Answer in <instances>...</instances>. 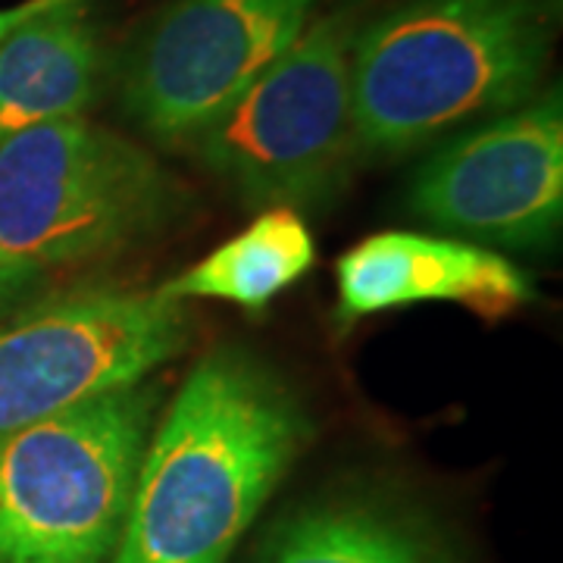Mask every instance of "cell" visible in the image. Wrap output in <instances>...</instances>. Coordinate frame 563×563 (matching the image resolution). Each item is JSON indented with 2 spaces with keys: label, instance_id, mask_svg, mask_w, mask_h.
<instances>
[{
  "label": "cell",
  "instance_id": "cell-1",
  "mask_svg": "<svg viewBox=\"0 0 563 563\" xmlns=\"http://www.w3.org/2000/svg\"><path fill=\"white\" fill-rule=\"evenodd\" d=\"M307 435L273 369L235 347L210 351L147 439L110 563H225Z\"/></svg>",
  "mask_w": 563,
  "mask_h": 563
},
{
  "label": "cell",
  "instance_id": "cell-2",
  "mask_svg": "<svg viewBox=\"0 0 563 563\" xmlns=\"http://www.w3.org/2000/svg\"><path fill=\"white\" fill-rule=\"evenodd\" d=\"M554 0H404L357 29L351 110L366 157H398L532 101Z\"/></svg>",
  "mask_w": 563,
  "mask_h": 563
},
{
  "label": "cell",
  "instance_id": "cell-3",
  "mask_svg": "<svg viewBox=\"0 0 563 563\" xmlns=\"http://www.w3.org/2000/svg\"><path fill=\"white\" fill-rule=\"evenodd\" d=\"M181 185L157 157L88 120L32 125L0 141V269L110 257L176 217Z\"/></svg>",
  "mask_w": 563,
  "mask_h": 563
},
{
  "label": "cell",
  "instance_id": "cell-4",
  "mask_svg": "<svg viewBox=\"0 0 563 563\" xmlns=\"http://www.w3.org/2000/svg\"><path fill=\"white\" fill-rule=\"evenodd\" d=\"M157 407L144 379L0 439V563H110Z\"/></svg>",
  "mask_w": 563,
  "mask_h": 563
},
{
  "label": "cell",
  "instance_id": "cell-5",
  "mask_svg": "<svg viewBox=\"0 0 563 563\" xmlns=\"http://www.w3.org/2000/svg\"><path fill=\"white\" fill-rule=\"evenodd\" d=\"M351 7L320 16L181 147L251 207H320L361 154L351 110Z\"/></svg>",
  "mask_w": 563,
  "mask_h": 563
},
{
  "label": "cell",
  "instance_id": "cell-6",
  "mask_svg": "<svg viewBox=\"0 0 563 563\" xmlns=\"http://www.w3.org/2000/svg\"><path fill=\"white\" fill-rule=\"evenodd\" d=\"M188 342L185 307L157 291L79 288L0 329V439L144 383Z\"/></svg>",
  "mask_w": 563,
  "mask_h": 563
},
{
  "label": "cell",
  "instance_id": "cell-7",
  "mask_svg": "<svg viewBox=\"0 0 563 563\" xmlns=\"http://www.w3.org/2000/svg\"><path fill=\"white\" fill-rule=\"evenodd\" d=\"M317 0H173L125 54L120 101L144 135L185 144L298 38Z\"/></svg>",
  "mask_w": 563,
  "mask_h": 563
},
{
  "label": "cell",
  "instance_id": "cell-8",
  "mask_svg": "<svg viewBox=\"0 0 563 563\" xmlns=\"http://www.w3.org/2000/svg\"><path fill=\"white\" fill-rule=\"evenodd\" d=\"M410 210L470 242L532 251L563 222L561 88L473 125L422 163Z\"/></svg>",
  "mask_w": 563,
  "mask_h": 563
},
{
  "label": "cell",
  "instance_id": "cell-9",
  "mask_svg": "<svg viewBox=\"0 0 563 563\" xmlns=\"http://www.w3.org/2000/svg\"><path fill=\"white\" fill-rule=\"evenodd\" d=\"M339 320L357 322L410 303H463L498 320L532 301V285L520 266L473 242L379 232L354 244L335 266Z\"/></svg>",
  "mask_w": 563,
  "mask_h": 563
},
{
  "label": "cell",
  "instance_id": "cell-10",
  "mask_svg": "<svg viewBox=\"0 0 563 563\" xmlns=\"http://www.w3.org/2000/svg\"><path fill=\"white\" fill-rule=\"evenodd\" d=\"M103 47L85 3L35 10L0 41V141L44 122L79 120L98 101Z\"/></svg>",
  "mask_w": 563,
  "mask_h": 563
},
{
  "label": "cell",
  "instance_id": "cell-11",
  "mask_svg": "<svg viewBox=\"0 0 563 563\" xmlns=\"http://www.w3.org/2000/svg\"><path fill=\"white\" fill-rule=\"evenodd\" d=\"M254 563H457L435 532L398 504L329 498L288 514Z\"/></svg>",
  "mask_w": 563,
  "mask_h": 563
},
{
  "label": "cell",
  "instance_id": "cell-12",
  "mask_svg": "<svg viewBox=\"0 0 563 563\" xmlns=\"http://www.w3.org/2000/svg\"><path fill=\"white\" fill-rule=\"evenodd\" d=\"M317 261V244L307 222L288 207H269L244 229L222 242L201 263L157 288L166 301H229L261 310L298 282Z\"/></svg>",
  "mask_w": 563,
  "mask_h": 563
},
{
  "label": "cell",
  "instance_id": "cell-13",
  "mask_svg": "<svg viewBox=\"0 0 563 563\" xmlns=\"http://www.w3.org/2000/svg\"><path fill=\"white\" fill-rule=\"evenodd\" d=\"M38 7H35V0H25L20 7H7V10H0V41L7 38L16 25L29 20L32 13H35Z\"/></svg>",
  "mask_w": 563,
  "mask_h": 563
},
{
  "label": "cell",
  "instance_id": "cell-14",
  "mask_svg": "<svg viewBox=\"0 0 563 563\" xmlns=\"http://www.w3.org/2000/svg\"><path fill=\"white\" fill-rule=\"evenodd\" d=\"M25 285H29V279H22V276H16V273L0 269V310H3L10 301H16L22 291H25Z\"/></svg>",
  "mask_w": 563,
  "mask_h": 563
},
{
  "label": "cell",
  "instance_id": "cell-15",
  "mask_svg": "<svg viewBox=\"0 0 563 563\" xmlns=\"http://www.w3.org/2000/svg\"><path fill=\"white\" fill-rule=\"evenodd\" d=\"M60 3H85V0H35L38 10H44V7H60Z\"/></svg>",
  "mask_w": 563,
  "mask_h": 563
}]
</instances>
